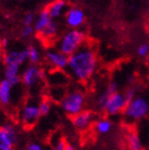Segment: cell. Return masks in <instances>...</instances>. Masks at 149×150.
<instances>
[{
	"label": "cell",
	"mask_w": 149,
	"mask_h": 150,
	"mask_svg": "<svg viewBox=\"0 0 149 150\" xmlns=\"http://www.w3.org/2000/svg\"><path fill=\"white\" fill-rule=\"evenodd\" d=\"M97 55L91 43L87 41L77 51L69 55L67 74L74 80L84 82L93 76L97 69Z\"/></svg>",
	"instance_id": "6da1fadb"
},
{
	"label": "cell",
	"mask_w": 149,
	"mask_h": 150,
	"mask_svg": "<svg viewBox=\"0 0 149 150\" xmlns=\"http://www.w3.org/2000/svg\"><path fill=\"white\" fill-rule=\"evenodd\" d=\"M87 42V35L79 29H70L58 40L56 47L66 55H71Z\"/></svg>",
	"instance_id": "7a4b0ae2"
},
{
	"label": "cell",
	"mask_w": 149,
	"mask_h": 150,
	"mask_svg": "<svg viewBox=\"0 0 149 150\" xmlns=\"http://www.w3.org/2000/svg\"><path fill=\"white\" fill-rule=\"evenodd\" d=\"M86 105V96L82 91L73 90L67 93L61 101L62 110L68 116L73 117L82 112Z\"/></svg>",
	"instance_id": "3957f363"
},
{
	"label": "cell",
	"mask_w": 149,
	"mask_h": 150,
	"mask_svg": "<svg viewBox=\"0 0 149 150\" xmlns=\"http://www.w3.org/2000/svg\"><path fill=\"white\" fill-rule=\"evenodd\" d=\"M41 116L42 115L40 112L39 102L33 98L25 101L19 112V119L25 128H31L35 126Z\"/></svg>",
	"instance_id": "277c9868"
},
{
	"label": "cell",
	"mask_w": 149,
	"mask_h": 150,
	"mask_svg": "<svg viewBox=\"0 0 149 150\" xmlns=\"http://www.w3.org/2000/svg\"><path fill=\"white\" fill-rule=\"evenodd\" d=\"M149 114V103L143 97H135L127 103L123 115L127 119L137 121L145 118Z\"/></svg>",
	"instance_id": "5b68a950"
},
{
	"label": "cell",
	"mask_w": 149,
	"mask_h": 150,
	"mask_svg": "<svg viewBox=\"0 0 149 150\" xmlns=\"http://www.w3.org/2000/svg\"><path fill=\"white\" fill-rule=\"evenodd\" d=\"M44 80V72L39 66L29 65L21 74V82L27 89L33 90Z\"/></svg>",
	"instance_id": "8992f818"
},
{
	"label": "cell",
	"mask_w": 149,
	"mask_h": 150,
	"mask_svg": "<svg viewBox=\"0 0 149 150\" xmlns=\"http://www.w3.org/2000/svg\"><path fill=\"white\" fill-rule=\"evenodd\" d=\"M18 139L19 134L15 125L6 123L0 126V150H14Z\"/></svg>",
	"instance_id": "52a82bcc"
},
{
	"label": "cell",
	"mask_w": 149,
	"mask_h": 150,
	"mask_svg": "<svg viewBox=\"0 0 149 150\" xmlns=\"http://www.w3.org/2000/svg\"><path fill=\"white\" fill-rule=\"evenodd\" d=\"M3 65L7 68L21 69V67L28 61L27 49L7 50L3 54Z\"/></svg>",
	"instance_id": "ba28073f"
},
{
	"label": "cell",
	"mask_w": 149,
	"mask_h": 150,
	"mask_svg": "<svg viewBox=\"0 0 149 150\" xmlns=\"http://www.w3.org/2000/svg\"><path fill=\"white\" fill-rule=\"evenodd\" d=\"M127 103L128 102L124 94L116 92V93L110 95L106 103H105L103 112H105V114H107L109 116H116L124 112Z\"/></svg>",
	"instance_id": "9c48e42d"
},
{
	"label": "cell",
	"mask_w": 149,
	"mask_h": 150,
	"mask_svg": "<svg viewBox=\"0 0 149 150\" xmlns=\"http://www.w3.org/2000/svg\"><path fill=\"white\" fill-rule=\"evenodd\" d=\"M45 59L54 70L66 71L68 66L69 56L61 52L58 49H48L45 52Z\"/></svg>",
	"instance_id": "30bf717a"
},
{
	"label": "cell",
	"mask_w": 149,
	"mask_h": 150,
	"mask_svg": "<svg viewBox=\"0 0 149 150\" xmlns=\"http://www.w3.org/2000/svg\"><path fill=\"white\" fill-rule=\"evenodd\" d=\"M65 20L69 27L72 29H78V27H80L84 22V11L77 6L70 7L65 14Z\"/></svg>",
	"instance_id": "8fae6325"
},
{
	"label": "cell",
	"mask_w": 149,
	"mask_h": 150,
	"mask_svg": "<svg viewBox=\"0 0 149 150\" xmlns=\"http://www.w3.org/2000/svg\"><path fill=\"white\" fill-rule=\"evenodd\" d=\"M94 115L93 112H90V110H82L77 115L71 117V121H72V124L77 130L79 131H84L87 130L89 127L91 126L92 122H93Z\"/></svg>",
	"instance_id": "7c38bea8"
},
{
	"label": "cell",
	"mask_w": 149,
	"mask_h": 150,
	"mask_svg": "<svg viewBox=\"0 0 149 150\" xmlns=\"http://www.w3.org/2000/svg\"><path fill=\"white\" fill-rule=\"evenodd\" d=\"M67 2L65 0H53L52 2H50L45 8L48 12L52 19H57L62 16V15L66 14V9H67Z\"/></svg>",
	"instance_id": "4fadbf2b"
},
{
	"label": "cell",
	"mask_w": 149,
	"mask_h": 150,
	"mask_svg": "<svg viewBox=\"0 0 149 150\" xmlns=\"http://www.w3.org/2000/svg\"><path fill=\"white\" fill-rule=\"evenodd\" d=\"M13 87L14 86H12V83L5 78L0 81V105L7 106L11 103L13 96Z\"/></svg>",
	"instance_id": "5bb4252c"
},
{
	"label": "cell",
	"mask_w": 149,
	"mask_h": 150,
	"mask_svg": "<svg viewBox=\"0 0 149 150\" xmlns=\"http://www.w3.org/2000/svg\"><path fill=\"white\" fill-rule=\"evenodd\" d=\"M53 19L50 17V15L48 14V12L46 11V8L42 9L41 12L39 13L38 17L35 18V21L33 23V28H35V33L37 35L42 33V30L48 25L50 22L52 21Z\"/></svg>",
	"instance_id": "9a60e30c"
},
{
	"label": "cell",
	"mask_w": 149,
	"mask_h": 150,
	"mask_svg": "<svg viewBox=\"0 0 149 150\" xmlns=\"http://www.w3.org/2000/svg\"><path fill=\"white\" fill-rule=\"evenodd\" d=\"M57 29H58V25L54 20H52L46 27L42 30V33H39V37L42 39L43 41H53L55 39L56 35H57Z\"/></svg>",
	"instance_id": "2e32d148"
},
{
	"label": "cell",
	"mask_w": 149,
	"mask_h": 150,
	"mask_svg": "<svg viewBox=\"0 0 149 150\" xmlns=\"http://www.w3.org/2000/svg\"><path fill=\"white\" fill-rule=\"evenodd\" d=\"M112 127H113V123L111 122L110 119H106V118L99 119L95 123L96 131H97L98 134H105L107 132H110Z\"/></svg>",
	"instance_id": "e0dca14e"
},
{
	"label": "cell",
	"mask_w": 149,
	"mask_h": 150,
	"mask_svg": "<svg viewBox=\"0 0 149 150\" xmlns=\"http://www.w3.org/2000/svg\"><path fill=\"white\" fill-rule=\"evenodd\" d=\"M127 147L129 150H144L142 142L136 132H131L127 136Z\"/></svg>",
	"instance_id": "ac0fdd59"
},
{
	"label": "cell",
	"mask_w": 149,
	"mask_h": 150,
	"mask_svg": "<svg viewBox=\"0 0 149 150\" xmlns=\"http://www.w3.org/2000/svg\"><path fill=\"white\" fill-rule=\"evenodd\" d=\"M27 55H28V62L31 65H38L41 61V53L39 49L35 45H31L27 48Z\"/></svg>",
	"instance_id": "d6986e66"
},
{
	"label": "cell",
	"mask_w": 149,
	"mask_h": 150,
	"mask_svg": "<svg viewBox=\"0 0 149 150\" xmlns=\"http://www.w3.org/2000/svg\"><path fill=\"white\" fill-rule=\"evenodd\" d=\"M39 108L41 115L47 116L51 110V99L49 98H43L42 100H40L39 102Z\"/></svg>",
	"instance_id": "ffe728a7"
},
{
	"label": "cell",
	"mask_w": 149,
	"mask_h": 150,
	"mask_svg": "<svg viewBox=\"0 0 149 150\" xmlns=\"http://www.w3.org/2000/svg\"><path fill=\"white\" fill-rule=\"evenodd\" d=\"M33 33H35V28H33V26L24 25L21 30V37L24 38V39H28V38H31V35H33Z\"/></svg>",
	"instance_id": "44dd1931"
},
{
	"label": "cell",
	"mask_w": 149,
	"mask_h": 150,
	"mask_svg": "<svg viewBox=\"0 0 149 150\" xmlns=\"http://www.w3.org/2000/svg\"><path fill=\"white\" fill-rule=\"evenodd\" d=\"M137 52H138V55L141 56V57H146L149 54V44H147V43L141 44L140 46L138 47Z\"/></svg>",
	"instance_id": "7402d4cb"
},
{
	"label": "cell",
	"mask_w": 149,
	"mask_h": 150,
	"mask_svg": "<svg viewBox=\"0 0 149 150\" xmlns=\"http://www.w3.org/2000/svg\"><path fill=\"white\" fill-rule=\"evenodd\" d=\"M35 21V15L33 13H27L24 15L23 18V24L24 25H33Z\"/></svg>",
	"instance_id": "603a6c76"
},
{
	"label": "cell",
	"mask_w": 149,
	"mask_h": 150,
	"mask_svg": "<svg viewBox=\"0 0 149 150\" xmlns=\"http://www.w3.org/2000/svg\"><path fill=\"white\" fill-rule=\"evenodd\" d=\"M67 141L65 140V139H58L57 141H56L55 143H54L53 147H52L51 150H65L66 146H67Z\"/></svg>",
	"instance_id": "cb8c5ba5"
},
{
	"label": "cell",
	"mask_w": 149,
	"mask_h": 150,
	"mask_svg": "<svg viewBox=\"0 0 149 150\" xmlns=\"http://www.w3.org/2000/svg\"><path fill=\"white\" fill-rule=\"evenodd\" d=\"M124 96H125L127 102L131 101L136 97V89H135V88H133V87L128 88V89L126 90L125 92H124Z\"/></svg>",
	"instance_id": "d4e9b609"
},
{
	"label": "cell",
	"mask_w": 149,
	"mask_h": 150,
	"mask_svg": "<svg viewBox=\"0 0 149 150\" xmlns=\"http://www.w3.org/2000/svg\"><path fill=\"white\" fill-rule=\"evenodd\" d=\"M25 150H45V149L40 143H37V142H31V143L27 144V146L25 147Z\"/></svg>",
	"instance_id": "484cf974"
},
{
	"label": "cell",
	"mask_w": 149,
	"mask_h": 150,
	"mask_svg": "<svg viewBox=\"0 0 149 150\" xmlns=\"http://www.w3.org/2000/svg\"><path fill=\"white\" fill-rule=\"evenodd\" d=\"M106 90L109 93L112 95V94H114V93H116V92H118V83L117 82H115V81H111L110 83L107 84V87H106Z\"/></svg>",
	"instance_id": "4316f807"
},
{
	"label": "cell",
	"mask_w": 149,
	"mask_h": 150,
	"mask_svg": "<svg viewBox=\"0 0 149 150\" xmlns=\"http://www.w3.org/2000/svg\"><path fill=\"white\" fill-rule=\"evenodd\" d=\"M7 45H9V40H7L6 38H1L0 39V46L2 49H5L7 48Z\"/></svg>",
	"instance_id": "83f0119b"
},
{
	"label": "cell",
	"mask_w": 149,
	"mask_h": 150,
	"mask_svg": "<svg viewBox=\"0 0 149 150\" xmlns=\"http://www.w3.org/2000/svg\"><path fill=\"white\" fill-rule=\"evenodd\" d=\"M65 150H75V149H74V147H73L72 145H70V144H67Z\"/></svg>",
	"instance_id": "f1b7e54d"
},
{
	"label": "cell",
	"mask_w": 149,
	"mask_h": 150,
	"mask_svg": "<svg viewBox=\"0 0 149 150\" xmlns=\"http://www.w3.org/2000/svg\"><path fill=\"white\" fill-rule=\"evenodd\" d=\"M1 49H2V48H1V46H0V51H1Z\"/></svg>",
	"instance_id": "f546056e"
}]
</instances>
